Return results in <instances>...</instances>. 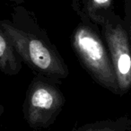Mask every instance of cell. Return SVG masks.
I'll use <instances>...</instances> for the list:
<instances>
[{
    "label": "cell",
    "instance_id": "obj_1",
    "mask_svg": "<svg viewBox=\"0 0 131 131\" xmlns=\"http://www.w3.org/2000/svg\"><path fill=\"white\" fill-rule=\"evenodd\" d=\"M24 63L35 74H40L54 82L66 79L69 75L68 65L47 33L29 18L15 17L13 22L0 23Z\"/></svg>",
    "mask_w": 131,
    "mask_h": 131
},
{
    "label": "cell",
    "instance_id": "obj_2",
    "mask_svg": "<svg viewBox=\"0 0 131 131\" xmlns=\"http://www.w3.org/2000/svg\"><path fill=\"white\" fill-rule=\"evenodd\" d=\"M80 17V24L71 35V47L75 56L96 84L120 96L116 72L105 40L96 24L86 16Z\"/></svg>",
    "mask_w": 131,
    "mask_h": 131
},
{
    "label": "cell",
    "instance_id": "obj_3",
    "mask_svg": "<svg viewBox=\"0 0 131 131\" xmlns=\"http://www.w3.org/2000/svg\"><path fill=\"white\" fill-rule=\"evenodd\" d=\"M65 103L66 98L58 83L36 74L26 91L24 117L31 128H48L56 121Z\"/></svg>",
    "mask_w": 131,
    "mask_h": 131
},
{
    "label": "cell",
    "instance_id": "obj_4",
    "mask_svg": "<svg viewBox=\"0 0 131 131\" xmlns=\"http://www.w3.org/2000/svg\"><path fill=\"white\" fill-rule=\"evenodd\" d=\"M101 33L109 49L120 96L131 90V45L125 20L113 12L103 19Z\"/></svg>",
    "mask_w": 131,
    "mask_h": 131
},
{
    "label": "cell",
    "instance_id": "obj_5",
    "mask_svg": "<svg viewBox=\"0 0 131 131\" xmlns=\"http://www.w3.org/2000/svg\"><path fill=\"white\" fill-rule=\"evenodd\" d=\"M23 59L8 39L0 29V69L6 75H16L22 70Z\"/></svg>",
    "mask_w": 131,
    "mask_h": 131
},
{
    "label": "cell",
    "instance_id": "obj_6",
    "mask_svg": "<svg viewBox=\"0 0 131 131\" xmlns=\"http://www.w3.org/2000/svg\"><path fill=\"white\" fill-rule=\"evenodd\" d=\"M71 131H131V118L123 115L116 118L98 120L75 127Z\"/></svg>",
    "mask_w": 131,
    "mask_h": 131
},
{
    "label": "cell",
    "instance_id": "obj_7",
    "mask_svg": "<svg viewBox=\"0 0 131 131\" xmlns=\"http://www.w3.org/2000/svg\"><path fill=\"white\" fill-rule=\"evenodd\" d=\"M125 22L127 24V32H128L129 40H130L131 45V0H126L125 3Z\"/></svg>",
    "mask_w": 131,
    "mask_h": 131
},
{
    "label": "cell",
    "instance_id": "obj_8",
    "mask_svg": "<svg viewBox=\"0 0 131 131\" xmlns=\"http://www.w3.org/2000/svg\"><path fill=\"white\" fill-rule=\"evenodd\" d=\"M90 2H91V0H74L73 6L75 11L77 12V14L79 15H82L84 14Z\"/></svg>",
    "mask_w": 131,
    "mask_h": 131
}]
</instances>
